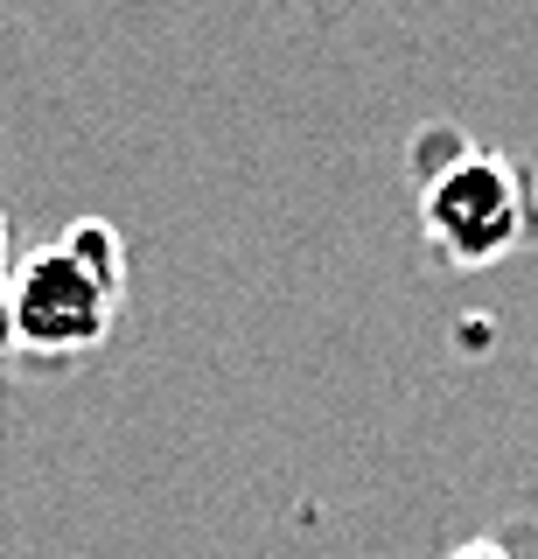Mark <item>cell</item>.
Listing matches in <instances>:
<instances>
[{
	"instance_id": "obj_1",
	"label": "cell",
	"mask_w": 538,
	"mask_h": 559,
	"mask_svg": "<svg viewBox=\"0 0 538 559\" xmlns=\"http://www.w3.org/2000/svg\"><path fill=\"white\" fill-rule=\"evenodd\" d=\"M420 224L447 266H503L538 245V168L497 147H455L420 175Z\"/></svg>"
},
{
	"instance_id": "obj_2",
	"label": "cell",
	"mask_w": 538,
	"mask_h": 559,
	"mask_svg": "<svg viewBox=\"0 0 538 559\" xmlns=\"http://www.w3.org/2000/svg\"><path fill=\"white\" fill-rule=\"evenodd\" d=\"M119 301H127V294H112L98 273H84L63 245H43L22 266H8L14 343H22L28 357H49V364L92 357V349L112 336Z\"/></svg>"
},
{
	"instance_id": "obj_3",
	"label": "cell",
	"mask_w": 538,
	"mask_h": 559,
	"mask_svg": "<svg viewBox=\"0 0 538 559\" xmlns=\"http://www.w3.org/2000/svg\"><path fill=\"white\" fill-rule=\"evenodd\" d=\"M57 245L77 259L84 273H98V280H106L112 294H127V238H119L106 217H77V224H71V231H63Z\"/></svg>"
},
{
	"instance_id": "obj_4",
	"label": "cell",
	"mask_w": 538,
	"mask_h": 559,
	"mask_svg": "<svg viewBox=\"0 0 538 559\" xmlns=\"http://www.w3.org/2000/svg\"><path fill=\"white\" fill-rule=\"evenodd\" d=\"M22 357V343H14V308H8V280H0V371Z\"/></svg>"
},
{
	"instance_id": "obj_5",
	"label": "cell",
	"mask_w": 538,
	"mask_h": 559,
	"mask_svg": "<svg viewBox=\"0 0 538 559\" xmlns=\"http://www.w3.org/2000/svg\"><path fill=\"white\" fill-rule=\"evenodd\" d=\"M455 559H517V552L503 546V538H476V546H462Z\"/></svg>"
},
{
	"instance_id": "obj_6",
	"label": "cell",
	"mask_w": 538,
	"mask_h": 559,
	"mask_svg": "<svg viewBox=\"0 0 538 559\" xmlns=\"http://www.w3.org/2000/svg\"><path fill=\"white\" fill-rule=\"evenodd\" d=\"M8 266H14V231H8V210H0V280H8Z\"/></svg>"
}]
</instances>
